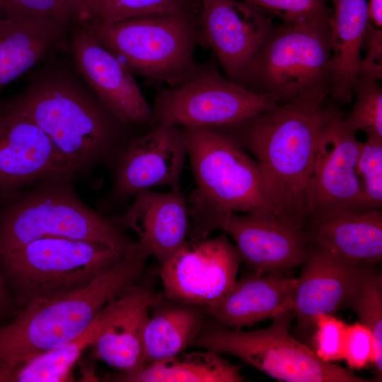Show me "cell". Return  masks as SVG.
<instances>
[{"label":"cell","mask_w":382,"mask_h":382,"mask_svg":"<svg viewBox=\"0 0 382 382\" xmlns=\"http://www.w3.org/2000/svg\"><path fill=\"white\" fill-rule=\"evenodd\" d=\"M199 21L205 44L226 77L235 82L272 35V17L242 0H199Z\"/></svg>","instance_id":"obj_17"},{"label":"cell","mask_w":382,"mask_h":382,"mask_svg":"<svg viewBox=\"0 0 382 382\" xmlns=\"http://www.w3.org/2000/svg\"><path fill=\"white\" fill-rule=\"evenodd\" d=\"M325 96L294 100L214 127L257 163L277 219L305 229L309 180L320 135L332 108Z\"/></svg>","instance_id":"obj_2"},{"label":"cell","mask_w":382,"mask_h":382,"mask_svg":"<svg viewBox=\"0 0 382 382\" xmlns=\"http://www.w3.org/2000/svg\"><path fill=\"white\" fill-rule=\"evenodd\" d=\"M183 128L197 187L190 205L276 217L260 167L244 149L215 128Z\"/></svg>","instance_id":"obj_8"},{"label":"cell","mask_w":382,"mask_h":382,"mask_svg":"<svg viewBox=\"0 0 382 382\" xmlns=\"http://www.w3.org/2000/svg\"><path fill=\"white\" fill-rule=\"evenodd\" d=\"M329 19L275 25L235 83L272 96L279 105L299 98L326 97L332 54Z\"/></svg>","instance_id":"obj_6"},{"label":"cell","mask_w":382,"mask_h":382,"mask_svg":"<svg viewBox=\"0 0 382 382\" xmlns=\"http://www.w3.org/2000/svg\"><path fill=\"white\" fill-rule=\"evenodd\" d=\"M189 215L195 224L192 240L221 230L234 241L242 261L260 273H285L303 264L311 245L306 229L275 216L218 212L197 206L189 207Z\"/></svg>","instance_id":"obj_11"},{"label":"cell","mask_w":382,"mask_h":382,"mask_svg":"<svg viewBox=\"0 0 382 382\" xmlns=\"http://www.w3.org/2000/svg\"><path fill=\"white\" fill-rule=\"evenodd\" d=\"M0 16L67 29L74 23L68 0H7Z\"/></svg>","instance_id":"obj_31"},{"label":"cell","mask_w":382,"mask_h":382,"mask_svg":"<svg viewBox=\"0 0 382 382\" xmlns=\"http://www.w3.org/2000/svg\"><path fill=\"white\" fill-rule=\"evenodd\" d=\"M311 245L347 260L377 264L382 257L381 210L337 214L306 229Z\"/></svg>","instance_id":"obj_24"},{"label":"cell","mask_w":382,"mask_h":382,"mask_svg":"<svg viewBox=\"0 0 382 382\" xmlns=\"http://www.w3.org/2000/svg\"><path fill=\"white\" fill-rule=\"evenodd\" d=\"M149 316L143 337L146 366L182 353L203 329L198 306L174 303Z\"/></svg>","instance_id":"obj_26"},{"label":"cell","mask_w":382,"mask_h":382,"mask_svg":"<svg viewBox=\"0 0 382 382\" xmlns=\"http://www.w3.org/2000/svg\"><path fill=\"white\" fill-rule=\"evenodd\" d=\"M348 325L333 315L320 314L314 320L312 351L322 361L334 363L344 359Z\"/></svg>","instance_id":"obj_34"},{"label":"cell","mask_w":382,"mask_h":382,"mask_svg":"<svg viewBox=\"0 0 382 382\" xmlns=\"http://www.w3.org/2000/svg\"><path fill=\"white\" fill-rule=\"evenodd\" d=\"M13 311V303L5 284L0 270V317Z\"/></svg>","instance_id":"obj_37"},{"label":"cell","mask_w":382,"mask_h":382,"mask_svg":"<svg viewBox=\"0 0 382 382\" xmlns=\"http://www.w3.org/2000/svg\"><path fill=\"white\" fill-rule=\"evenodd\" d=\"M150 256L146 246L134 243L88 286L20 309L11 323L0 328V361L18 366L79 336L108 302L141 278Z\"/></svg>","instance_id":"obj_3"},{"label":"cell","mask_w":382,"mask_h":382,"mask_svg":"<svg viewBox=\"0 0 382 382\" xmlns=\"http://www.w3.org/2000/svg\"><path fill=\"white\" fill-rule=\"evenodd\" d=\"M298 279L294 300L297 330L310 337L318 315H333L347 303L359 284L368 262H354L311 245Z\"/></svg>","instance_id":"obj_19"},{"label":"cell","mask_w":382,"mask_h":382,"mask_svg":"<svg viewBox=\"0 0 382 382\" xmlns=\"http://www.w3.org/2000/svg\"><path fill=\"white\" fill-rule=\"evenodd\" d=\"M6 1L7 0H0V12H1V10L3 6L6 2Z\"/></svg>","instance_id":"obj_41"},{"label":"cell","mask_w":382,"mask_h":382,"mask_svg":"<svg viewBox=\"0 0 382 382\" xmlns=\"http://www.w3.org/2000/svg\"><path fill=\"white\" fill-rule=\"evenodd\" d=\"M284 23L328 20L330 0H242Z\"/></svg>","instance_id":"obj_33"},{"label":"cell","mask_w":382,"mask_h":382,"mask_svg":"<svg viewBox=\"0 0 382 382\" xmlns=\"http://www.w3.org/2000/svg\"><path fill=\"white\" fill-rule=\"evenodd\" d=\"M369 265L347 306L357 313L360 323L371 332L374 340V365L378 381L382 376V276Z\"/></svg>","instance_id":"obj_28"},{"label":"cell","mask_w":382,"mask_h":382,"mask_svg":"<svg viewBox=\"0 0 382 382\" xmlns=\"http://www.w3.org/2000/svg\"><path fill=\"white\" fill-rule=\"evenodd\" d=\"M129 248L120 250L98 243L46 237L1 255L0 270L6 287L12 289L15 302L22 309L33 302L88 286Z\"/></svg>","instance_id":"obj_7"},{"label":"cell","mask_w":382,"mask_h":382,"mask_svg":"<svg viewBox=\"0 0 382 382\" xmlns=\"http://www.w3.org/2000/svg\"><path fill=\"white\" fill-rule=\"evenodd\" d=\"M294 309L272 319L267 328L242 330L221 325L203 328L192 346L228 354L286 382H369L334 363L320 360L289 332Z\"/></svg>","instance_id":"obj_9"},{"label":"cell","mask_w":382,"mask_h":382,"mask_svg":"<svg viewBox=\"0 0 382 382\" xmlns=\"http://www.w3.org/2000/svg\"><path fill=\"white\" fill-rule=\"evenodd\" d=\"M374 359V340L368 328L357 322L347 326L345 357L350 369H361L372 364Z\"/></svg>","instance_id":"obj_35"},{"label":"cell","mask_w":382,"mask_h":382,"mask_svg":"<svg viewBox=\"0 0 382 382\" xmlns=\"http://www.w3.org/2000/svg\"><path fill=\"white\" fill-rule=\"evenodd\" d=\"M153 277L145 272L100 312L103 325L91 346L98 359L121 372L146 366L143 337L149 312L164 297L155 291Z\"/></svg>","instance_id":"obj_18"},{"label":"cell","mask_w":382,"mask_h":382,"mask_svg":"<svg viewBox=\"0 0 382 382\" xmlns=\"http://www.w3.org/2000/svg\"><path fill=\"white\" fill-rule=\"evenodd\" d=\"M278 105L272 96L254 93L224 76L211 60L188 83L160 91L151 108L155 125L214 128Z\"/></svg>","instance_id":"obj_10"},{"label":"cell","mask_w":382,"mask_h":382,"mask_svg":"<svg viewBox=\"0 0 382 382\" xmlns=\"http://www.w3.org/2000/svg\"><path fill=\"white\" fill-rule=\"evenodd\" d=\"M361 142L332 108L315 151L308 184L305 229L328 217L367 209L357 162Z\"/></svg>","instance_id":"obj_12"},{"label":"cell","mask_w":382,"mask_h":382,"mask_svg":"<svg viewBox=\"0 0 382 382\" xmlns=\"http://www.w3.org/2000/svg\"><path fill=\"white\" fill-rule=\"evenodd\" d=\"M297 283V278L284 273L254 271L237 280L223 299L204 309L222 326H251L294 309Z\"/></svg>","instance_id":"obj_21"},{"label":"cell","mask_w":382,"mask_h":382,"mask_svg":"<svg viewBox=\"0 0 382 382\" xmlns=\"http://www.w3.org/2000/svg\"><path fill=\"white\" fill-rule=\"evenodd\" d=\"M77 175L43 131L0 100V203L40 181Z\"/></svg>","instance_id":"obj_15"},{"label":"cell","mask_w":382,"mask_h":382,"mask_svg":"<svg viewBox=\"0 0 382 382\" xmlns=\"http://www.w3.org/2000/svg\"><path fill=\"white\" fill-rule=\"evenodd\" d=\"M26 76L23 89L6 103L43 131L77 174L113 167L134 138V126L104 105L70 56L50 58Z\"/></svg>","instance_id":"obj_1"},{"label":"cell","mask_w":382,"mask_h":382,"mask_svg":"<svg viewBox=\"0 0 382 382\" xmlns=\"http://www.w3.org/2000/svg\"><path fill=\"white\" fill-rule=\"evenodd\" d=\"M84 1L85 0H68L69 4L70 5V7L74 14V23L76 22L77 13Z\"/></svg>","instance_id":"obj_40"},{"label":"cell","mask_w":382,"mask_h":382,"mask_svg":"<svg viewBox=\"0 0 382 382\" xmlns=\"http://www.w3.org/2000/svg\"><path fill=\"white\" fill-rule=\"evenodd\" d=\"M134 197L124 214L110 219L119 227L134 231L139 242L162 264L187 241L190 232L187 202L179 190L163 193L147 190Z\"/></svg>","instance_id":"obj_20"},{"label":"cell","mask_w":382,"mask_h":382,"mask_svg":"<svg viewBox=\"0 0 382 382\" xmlns=\"http://www.w3.org/2000/svg\"><path fill=\"white\" fill-rule=\"evenodd\" d=\"M356 100L343 122L354 132L382 137V89L379 81L358 75L353 86Z\"/></svg>","instance_id":"obj_30"},{"label":"cell","mask_w":382,"mask_h":382,"mask_svg":"<svg viewBox=\"0 0 382 382\" xmlns=\"http://www.w3.org/2000/svg\"><path fill=\"white\" fill-rule=\"evenodd\" d=\"M362 48L366 54L361 61L358 75L380 81L382 79V29L370 23L363 38Z\"/></svg>","instance_id":"obj_36"},{"label":"cell","mask_w":382,"mask_h":382,"mask_svg":"<svg viewBox=\"0 0 382 382\" xmlns=\"http://www.w3.org/2000/svg\"><path fill=\"white\" fill-rule=\"evenodd\" d=\"M241 261L225 233L213 238L186 241L158 270L163 296L176 303L214 304L235 285Z\"/></svg>","instance_id":"obj_13"},{"label":"cell","mask_w":382,"mask_h":382,"mask_svg":"<svg viewBox=\"0 0 382 382\" xmlns=\"http://www.w3.org/2000/svg\"><path fill=\"white\" fill-rule=\"evenodd\" d=\"M367 8L370 23L375 27L382 28V0H369Z\"/></svg>","instance_id":"obj_38"},{"label":"cell","mask_w":382,"mask_h":382,"mask_svg":"<svg viewBox=\"0 0 382 382\" xmlns=\"http://www.w3.org/2000/svg\"><path fill=\"white\" fill-rule=\"evenodd\" d=\"M333 13L328 21L331 34L330 93L342 103L350 102L357 79L364 34L370 23L366 0H330Z\"/></svg>","instance_id":"obj_23"},{"label":"cell","mask_w":382,"mask_h":382,"mask_svg":"<svg viewBox=\"0 0 382 382\" xmlns=\"http://www.w3.org/2000/svg\"><path fill=\"white\" fill-rule=\"evenodd\" d=\"M357 170L368 210L382 207V137L367 135L361 144Z\"/></svg>","instance_id":"obj_32"},{"label":"cell","mask_w":382,"mask_h":382,"mask_svg":"<svg viewBox=\"0 0 382 382\" xmlns=\"http://www.w3.org/2000/svg\"><path fill=\"white\" fill-rule=\"evenodd\" d=\"M67 53L86 84L119 119L134 127L156 125L133 73L79 23L68 28Z\"/></svg>","instance_id":"obj_14"},{"label":"cell","mask_w":382,"mask_h":382,"mask_svg":"<svg viewBox=\"0 0 382 382\" xmlns=\"http://www.w3.org/2000/svg\"><path fill=\"white\" fill-rule=\"evenodd\" d=\"M175 356L129 372L115 376L127 382H241L240 366L214 351L202 349Z\"/></svg>","instance_id":"obj_25"},{"label":"cell","mask_w":382,"mask_h":382,"mask_svg":"<svg viewBox=\"0 0 382 382\" xmlns=\"http://www.w3.org/2000/svg\"><path fill=\"white\" fill-rule=\"evenodd\" d=\"M103 320L99 313L91 325L77 337L19 364L15 371L13 381H68L72 366L82 352L94 342L101 330Z\"/></svg>","instance_id":"obj_27"},{"label":"cell","mask_w":382,"mask_h":382,"mask_svg":"<svg viewBox=\"0 0 382 382\" xmlns=\"http://www.w3.org/2000/svg\"><path fill=\"white\" fill-rule=\"evenodd\" d=\"M199 6L200 2L110 23H79L133 74L175 88L194 79L204 66L195 58L197 47H205Z\"/></svg>","instance_id":"obj_4"},{"label":"cell","mask_w":382,"mask_h":382,"mask_svg":"<svg viewBox=\"0 0 382 382\" xmlns=\"http://www.w3.org/2000/svg\"><path fill=\"white\" fill-rule=\"evenodd\" d=\"M75 178H51L0 203V255L46 237L98 243L120 250L133 245L110 219L81 200L74 187Z\"/></svg>","instance_id":"obj_5"},{"label":"cell","mask_w":382,"mask_h":382,"mask_svg":"<svg viewBox=\"0 0 382 382\" xmlns=\"http://www.w3.org/2000/svg\"><path fill=\"white\" fill-rule=\"evenodd\" d=\"M199 3V0H85L77 13L75 23H110L184 8Z\"/></svg>","instance_id":"obj_29"},{"label":"cell","mask_w":382,"mask_h":382,"mask_svg":"<svg viewBox=\"0 0 382 382\" xmlns=\"http://www.w3.org/2000/svg\"><path fill=\"white\" fill-rule=\"evenodd\" d=\"M187 156L183 128L156 125L125 146L113 166V187L107 198L120 202L158 186L180 190Z\"/></svg>","instance_id":"obj_16"},{"label":"cell","mask_w":382,"mask_h":382,"mask_svg":"<svg viewBox=\"0 0 382 382\" xmlns=\"http://www.w3.org/2000/svg\"><path fill=\"white\" fill-rule=\"evenodd\" d=\"M17 366L0 361V381H13Z\"/></svg>","instance_id":"obj_39"},{"label":"cell","mask_w":382,"mask_h":382,"mask_svg":"<svg viewBox=\"0 0 382 382\" xmlns=\"http://www.w3.org/2000/svg\"><path fill=\"white\" fill-rule=\"evenodd\" d=\"M67 31L0 16V93L36 66L67 52Z\"/></svg>","instance_id":"obj_22"}]
</instances>
